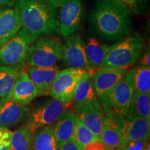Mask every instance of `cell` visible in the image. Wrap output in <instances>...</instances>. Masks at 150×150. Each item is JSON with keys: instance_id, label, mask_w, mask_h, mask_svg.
Returning <instances> with one entry per match:
<instances>
[{"instance_id": "obj_1", "label": "cell", "mask_w": 150, "mask_h": 150, "mask_svg": "<svg viewBox=\"0 0 150 150\" xmlns=\"http://www.w3.org/2000/svg\"><path fill=\"white\" fill-rule=\"evenodd\" d=\"M131 14L115 0H96L88 16L90 28L102 39L118 40L131 31Z\"/></svg>"}, {"instance_id": "obj_2", "label": "cell", "mask_w": 150, "mask_h": 150, "mask_svg": "<svg viewBox=\"0 0 150 150\" xmlns=\"http://www.w3.org/2000/svg\"><path fill=\"white\" fill-rule=\"evenodd\" d=\"M22 28L36 39L58 31L56 8L44 0H17Z\"/></svg>"}, {"instance_id": "obj_3", "label": "cell", "mask_w": 150, "mask_h": 150, "mask_svg": "<svg viewBox=\"0 0 150 150\" xmlns=\"http://www.w3.org/2000/svg\"><path fill=\"white\" fill-rule=\"evenodd\" d=\"M142 45L143 39L138 33L122 38L109 47L102 68H127L139 57Z\"/></svg>"}, {"instance_id": "obj_4", "label": "cell", "mask_w": 150, "mask_h": 150, "mask_svg": "<svg viewBox=\"0 0 150 150\" xmlns=\"http://www.w3.org/2000/svg\"><path fill=\"white\" fill-rule=\"evenodd\" d=\"M63 44L58 37L40 36L32 43L26 62L29 66L50 67L56 65L62 59Z\"/></svg>"}, {"instance_id": "obj_5", "label": "cell", "mask_w": 150, "mask_h": 150, "mask_svg": "<svg viewBox=\"0 0 150 150\" xmlns=\"http://www.w3.org/2000/svg\"><path fill=\"white\" fill-rule=\"evenodd\" d=\"M35 40L23 28L10 40L0 45V65L21 66L26 61L29 50Z\"/></svg>"}, {"instance_id": "obj_6", "label": "cell", "mask_w": 150, "mask_h": 150, "mask_svg": "<svg viewBox=\"0 0 150 150\" xmlns=\"http://www.w3.org/2000/svg\"><path fill=\"white\" fill-rule=\"evenodd\" d=\"M133 88L125 77L99 99L105 114L125 117L132 97Z\"/></svg>"}, {"instance_id": "obj_7", "label": "cell", "mask_w": 150, "mask_h": 150, "mask_svg": "<svg viewBox=\"0 0 150 150\" xmlns=\"http://www.w3.org/2000/svg\"><path fill=\"white\" fill-rule=\"evenodd\" d=\"M88 72L75 68L60 70L52 83L50 95L52 98L59 99L65 104H70L72 102L78 82Z\"/></svg>"}, {"instance_id": "obj_8", "label": "cell", "mask_w": 150, "mask_h": 150, "mask_svg": "<svg viewBox=\"0 0 150 150\" xmlns=\"http://www.w3.org/2000/svg\"><path fill=\"white\" fill-rule=\"evenodd\" d=\"M83 16L81 0H62L58 14V31L63 37L79 31Z\"/></svg>"}, {"instance_id": "obj_9", "label": "cell", "mask_w": 150, "mask_h": 150, "mask_svg": "<svg viewBox=\"0 0 150 150\" xmlns=\"http://www.w3.org/2000/svg\"><path fill=\"white\" fill-rule=\"evenodd\" d=\"M68 105L54 98L47 101L30 112L27 124L34 130L52 125L68 108Z\"/></svg>"}, {"instance_id": "obj_10", "label": "cell", "mask_w": 150, "mask_h": 150, "mask_svg": "<svg viewBox=\"0 0 150 150\" xmlns=\"http://www.w3.org/2000/svg\"><path fill=\"white\" fill-rule=\"evenodd\" d=\"M61 59L67 68L80 69L93 73L86 58L85 42L79 35L74 34L65 37Z\"/></svg>"}, {"instance_id": "obj_11", "label": "cell", "mask_w": 150, "mask_h": 150, "mask_svg": "<svg viewBox=\"0 0 150 150\" xmlns=\"http://www.w3.org/2000/svg\"><path fill=\"white\" fill-rule=\"evenodd\" d=\"M76 110V116L81 123L97 138H100L104 114L98 99H94Z\"/></svg>"}, {"instance_id": "obj_12", "label": "cell", "mask_w": 150, "mask_h": 150, "mask_svg": "<svg viewBox=\"0 0 150 150\" xmlns=\"http://www.w3.org/2000/svg\"><path fill=\"white\" fill-rule=\"evenodd\" d=\"M124 116L106 114L104 116L100 139L105 145L112 149L120 147L122 144V125Z\"/></svg>"}, {"instance_id": "obj_13", "label": "cell", "mask_w": 150, "mask_h": 150, "mask_svg": "<svg viewBox=\"0 0 150 150\" xmlns=\"http://www.w3.org/2000/svg\"><path fill=\"white\" fill-rule=\"evenodd\" d=\"M60 72L57 65L50 67L29 66L26 72L37 89L38 96L49 95L56 75Z\"/></svg>"}, {"instance_id": "obj_14", "label": "cell", "mask_w": 150, "mask_h": 150, "mask_svg": "<svg viewBox=\"0 0 150 150\" xmlns=\"http://www.w3.org/2000/svg\"><path fill=\"white\" fill-rule=\"evenodd\" d=\"M127 68L100 69L94 73L93 82L97 96L99 97L108 93L125 77Z\"/></svg>"}, {"instance_id": "obj_15", "label": "cell", "mask_w": 150, "mask_h": 150, "mask_svg": "<svg viewBox=\"0 0 150 150\" xmlns=\"http://www.w3.org/2000/svg\"><path fill=\"white\" fill-rule=\"evenodd\" d=\"M29 114L30 109L27 105L18 104L9 98L0 105V127L16 126L25 120Z\"/></svg>"}, {"instance_id": "obj_16", "label": "cell", "mask_w": 150, "mask_h": 150, "mask_svg": "<svg viewBox=\"0 0 150 150\" xmlns=\"http://www.w3.org/2000/svg\"><path fill=\"white\" fill-rule=\"evenodd\" d=\"M38 96L37 89L26 71L20 70L13 86L10 99L22 105H27Z\"/></svg>"}, {"instance_id": "obj_17", "label": "cell", "mask_w": 150, "mask_h": 150, "mask_svg": "<svg viewBox=\"0 0 150 150\" xmlns=\"http://www.w3.org/2000/svg\"><path fill=\"white\" fill-rule=\"evenodd\" d=\"M149 117L150 116L147 118H124L122 125V142L129 140H149L150 132Z\"/></svg>"}, {"instance_id": "obj_18", "label": "cell", "mask_w": 150, "mask_h": 150, "mask_svg": "<svg viewBox=\"0 0 150 150\" xmlns=\"http://www.w3.org/2000/svg\"><path fill=\"white\" fill-rule=\"evenodd\" d=\"M22 28L20 14L16 6L0 11V45L10 40Z\"/></svg>"}, {"instance_id": "obj_19", "label": "cell", "mask_w": 150, "mask_h": 150, "mask_svg": "<svg viewBox=\"0 0 150 150\" xmlns=\"http://www.w3.org/2000/svg\"><path fill=\"white\" fill-rule=\"evenodd\" d=\"M77 116L68 108L53 124L54 134L57 143L67 141L74 138Z\"/></svg>"}, {"instance_id": "obj_20", "label": "cell", "mask_w": 150, "mask_h": 150, "mask_svg": "<svg viewBox=\"0 0 150 150\" xmlns=\"http://www.w3.org/2000/svg\"><path fill=\"white\" fill-rule=\"evenodd\" d=\"M109 46L91 38L85 43V52L88 63L94 74L102 68Z\"/></svg>"}, {"instance_id": "obj_21", "label": "cell", "mask_w": 150, "mask_h": 150, "mask_svg": "<svg viewBox=\"0 0 150 150\" xmlns=\"http://www.w3.org/2000/svg\"><path fill=\"white\" fill-rule=\"evenodd\" d=\"M93 75L91 72L87 73L78 82L72 99L75 110L79 109L97 98L94 88Z\"/></svg>"}, {"instance_id": "obj_22", "label": "cell", "mask_w": 150, "mask_h": 150, "mask_svg": "<svg viewBox=\"0 0 150 150\" xmlns=\"http://www.w3.org/2000/svg\"><path fill=\"white\" fill-rule=\"evenodd\" d=\"M135 93H150V67L138 65L125 76Z\"/></svg>"}, {"instance_id": "obj_23", "label": "cell", "mask_w": 150, "mask_h": 150, "mask_svg": "<svg viewBox=\"0 0 150 150\" xmlns=\"http://www.w3.org/2000/svg\"><path fill=\"white\" fill-rule=\"evenodd\" d=\"M150 116V93H133L125 118H147Z\"/></svg>"}, {"instance_id": "obj_24", "label": "cell", "mask_w": 150, "mask_h": 150, "mask_svg": "<svg viewBox=\"0 0 150 150\" xmlns=\"http://www.w3.org/2000/svg\"><path fill=\"white\" fill-rule=\"evenodd\" d=\"M20 67L0 65V105L10 98Z\"/></svg>"}, {"instance_id": "obj_25", "label": "cell", "mask_w": 150, "mask_h": 150, "mask_svg": "<svg viewBox=\"0 0 150 150\" xmlns=\"http://www.w3.org/2000/svg\"><path fill=\"white\" fill-rule=\"evenodd\" d=\"M34 131L27 124L12 132L9 150H34Z\"/></svg>"}, {"instance_id": "obj_26", "label": "cell", "mask_w": 150, "mask_h": 150, "mask_svg": "<svg viewBox=\"0 0 150 150\" xmlns=\"http://www.w3.org/2000/svg\"><path fill=\"white\" fill-rule=\"evenodd\" d=\"M34 150H59L54 134L53 125L38 128L34 131Z\"/></svg>"}, {"instance_id": "obj_27", "label": "cell", "mask_w": 150, "mask_h": 150, "mask_svg": "<svg viewBox=\"0 0 150 150\" xmlns=\"http://www.w3.org/2000/svg\"><path fill=\"white\" fill-rule=\"evenodd\" d=\"M73 138L81 148L84 147L86 145L95 140H99V138H97L87 127L84 126L81 122L78 119V117Z\"/></svg>"}, {"instance_id": "obj_28", "label": "cell", "mask_w": 150, "mask_h": 150, "mask_svg": "<svg viewBox=\"0 0 150 150\" xmlns=\"http://www.w3.org/2000/svg\"><path fill=\"white\" fill-rule=\"evenodd\" d=\"M129 9L133 14H141L145 7V0H115Z\"/></svg>"}, {"instance_id": "obj_29", "label": "cell", "mask_w": 150, "mask_h": 150, "mask_svg": "<svg viewBox=\"0 0 150 150\" xmlns=\"http://www.w3.org/2000/svg\"><path fill=\"white\" fill-rule=\"evenodd\" d=\"M149 140H129L122 142L120 148L124 150H145Z\"/></svg>"}, {"instance_id": "obj_30", "label": "cell", "mask_w": 150, "mask_h": 150, "mask_svg": "<svg viewBox=\"0 0 150 150\" xmlns=\"http://www.w3.org/2000/svg\"><path fill=\"white\" fill-rule=\"evenodd\" d=\"M59 150H83L74 138L58 144Z\"/></svg>"}, {"instance_id": "obj_31", "label": "cell", "mask_w": 150, "mask_h": 150, "mask_svg": "<svg viewBox=\"0 0 150 150\" xmlns=\"http://www.w3.org/2000/svg\"><path fill=\"white\" fill-rule=\"evenodd\" d=\"M83 150H113L112 148L105 145L100 140H97L86 145Z\"/></svg>"}, {"instance_id": "obj_32", "label": "cell", "mask_w": 150, "mask_h": 150, "mask_svg": "<svg viewBox=\"0 0 150 150\" xmlns=\"http://www.w3.org/2000/svg\"><path fill=\"white\" fill-rule=\"evenodd\" d=\"M140 65H143L146 67H150V54L149 50H148L144 54L142 59L140 61Z\"/></svg>"}, {"instance_id": "obj_33", "label": "cell", "mask_w": 150, "mask_h": 150, "mask_svg": "<svg viewBox=\"0 0 150 150\" xmlns=\"http://www.w3.org/2000/svg\"><path fill=\"white\" fill-rule=\"evenodd\" d=\"M11 139L0 140V150H9Z\"/></svg>"}, {"instance_id": "obj_34", "label": "cell", "mask_w": 150, "mask_h": 150, "mask_svg": "<svg viewBox=\"0 0 150 150\" xmlns=\"http://www.w3.org/2000/svg\"><path fill=\"white\" fill-rule=\"evenodd\" d=\"M46 2H47L49 4H50L54 8H58L59 7L60 4H61L62 0H44Z\"/></svg>"}, {"instance_id": "obj_35", "label": "cell", "mask_w": 150, "mask_h": 150, "mask_svg": "<svg viewBox=\"0 0 150 150\" xmlns=\"http://www.w3.org/2000/svg\"><path fill=\"white\" fill-rule=\"evenodd\" d=\"M16 1L17 0H0V6H12Z\"/></svg>"}, {"instance_id": "obj_36", "label": "cell", "mask_w": 150, "mask_h": 150, "mask_svg": "<svg viewBox=\"0 0 150 150\" xmlns=\"http://www.w3.org/2000/svg\"><path fill=\"white\" fill-rule=\"evenodd\" d=\"M145 150H150V145H149V142L148 141L147 144V146H146Z\"/></svg>"}, {"instance_id": "obj_37", "label": "cell", "mask_w": 150, "mask_h": 150, "mask_svg": "<svg viewBox=\"0 0 150 150\" xmlns=\"http://www.w3.org/2000/svg\"><path fill=\"white\" fill-rule=\"evenodd\" d=\"M115 150H124V149H122V148L118 147V148H115Z\"/></svg>"}, {"instance_id": "obj_38", "label": "cell", "mask_w": 150, "mask_h": 150, "mask_svg": "<svg viewBox=\"0 0 150 150\" xmlns=\"http://www.w3.org/2000/svg\"><path fill=\"white\" fill-rule=\"evenodd\" d=\"M1 7H0V11H1Z\"/></svg>"}]
</instances>
